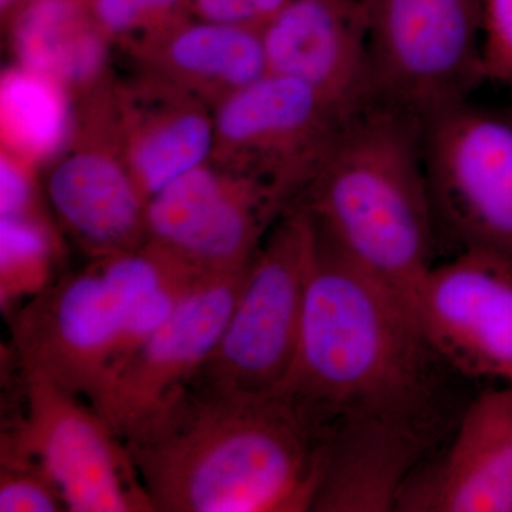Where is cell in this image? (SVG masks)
I'll return each instance as SVG.
<instances>
[{
  "mask_svg": "<svg viewBox=\"0 0 512 512\" xmlns=\"http://www.w3.org/2000/svg\"><path fill=\"white\" fill-rule=\"evenodd\" d=\"M124 443L156 512H306L332 437L279 393L187 386Z\"/></svg>",
  "mask_w": 512,
  "mask_h": 512,
  "instance_id": "6da1fadb",
  "label": "cell"
},
{
  "mask_svg": "<svg viewBox=\"0 0 512 512\" xmlns=\"http://www.w3.org/2000/svg\"><path fill=\"white\" fill-rule=\"evenodd\" d=\"M431 356L413 312L315 227L298 348L276 393L329 436L373 420L429 429Z\"/></svg>",
  "mask_w": 512,
  "mask_h": 512,
  "instance_id": "7a4b0ae2",
  "label": "cell"
},
{
  "mask_svg": "<svg viewBox=\"0 0 512 512\" xmlns=\"http://www.w3.org/2000/svg\"><path fill=\"white\" fill-rule=\"evenodd\" d=\"M296 202L340 254L413 312L433 266L436 221L423 120L379 99L353 111Z\"/></svg>",
  "mask_w": 512,
  "mask_h": 512,
  "instance_id": "3957f363",
  "label": "cell"
},
{
  "mask_svg": "<svg viewBox=\"0 0 512 512\" xmlns=\"http://www.w3.org/2000/svg\"><path fill=\"white\" fill-rule=\"evenodd\" d=\"M183 271L191 269L144 242L47 285L13 325L22 370L40 373L99 409L131 306Z\"/></svg>",
  "mask_w": 512,
  "mask_h": 512,
  "instance_id": "277c9868",
  "label": "cell"
},
{
  "mask_svg": "<svg viewBox=\"0 0 512 512\" xmlns=\"http://www.w3.org/2000/svg\"><path fill=\"white\" fill-rule=\"evenodd\" d=\"M315 227L293 202L245 269L214 352L188 384L221 392L276 393L298 348Z\"/></svg>",
  "mask_w": 512,
  "mask_h": 512,
  "instance_id": "5b68a950",
  "label": "cell"
},
{
  "mask_svg": "<svg viewBox=\"0 0 512 512\" xmlns=\"http://www.w3.org/2000/svg\"><path fill=\"white\" fill-rule=\"evenodd\" d=\"M376 99L421 120L485 82L484 0H360Z\"/></svg>",
  "mask_w": 512,
  "mask_h": 512,
  "instance_id": "8992f818",
  "label": "cell"
},
{
  "mask_svg": "<svg viewBox=\"0 0 512 512\" xmlns=\"http://www.w3.org/2000/svg\"><path fill=\"white\" fill-rule=\"evenodd\" d=\"M423 148L436 220L461 251L512 266V101L437 111L423 121Z\"/></svg>",
  "mask_w": 512,
  "mask_h": 512,
  "instance_id": "52a82bcc",
  "label": "cell"
},
{
  "mask_svg": "<svg viewBox=\"0 0 512 512\" xmlns=\"http://www.w3.org/2000/svg\"><path fill=\"white\" fill-rule=\"evenodd\" d=\"M26 412L2 440V454L36 464L67 511L153 512L126 443L82 397L23 370Z\"/></svg>",
  "mask_w": 512,
  "mask_h": 512,
  "instance_id": "ba28073f",
  "label": "cell"
},
{
  "mask_svg": "<svg viewBox=\"0 0 512 512\" xmlns=\"http://www.w3.org/2000/svg\"><path fill=\"white\" fill-rule=\"evenodd\" d=\"M348 116L308 84L266 73L214 107L210 161L295 202Z\"/></svg>",
  "mask_w": 512,
  "mask_h": 512,
  "instance_id": "9c48e42d",
  "label": "cell"
},
{
  "mask_svg": "<svg viewBox=\"0 0 512 512\" xmlns=\"http://www.w3.org/2000/svg\"><path fill=\"white\" fill-rule=\"evenodd\" d=\"M292 204L275 185L208 161L148 198L147 242L200 275L239 271Z\"/></svg>",
  "mask_w": 512,
  "mask_h": 512,
  "instance_id": "30bf717a",
  "label": "cell"
},
{
  "mask_svg": "<svg viewBox=\"0 0 512 512\" xmlns=\"http://www.w3.org/2000/svg\"><path fill=\"white\" fill-rule=\"evenodd\" d=\"M110 80L77 97L72 138L49 165L45 187L64 232L92 259L131 251L147 241L148 198L114 136Z\"/></svg>",
  "mask_w": 512,
  "mask_h": 512,
  "instance_id": "8fae6325",
  "label": "cell"
},
{
  "mask_svg": "<svg viewBox=\"0 0 512 512\" xmlns=\"http://www.w3.org/2000/svg\"><path fill=\"white\" fill-rule=\"evenodd\" d=\"M413 312L434 356L461 375L512 386V266L463 249L431 266Z\"/></svg>",
  "mask_w": 512,
  "mask_h": 512,
  "instance_id": "7c38bea8",
  "label": "cell"
},
{
  "mask_svg": "<svg viewBox=\"0 0 512 512\" xmlns=\"http://www.w3.org/2000/svg\"><path fill=\"white\" fill-rule=\"evenodd\" d=\"M247 266L202 275L120 370L97 410L121 440L164 409L207 363L227 326Z\"/></svg>",
  "mask_w": 512,
  "mask_h": 512,
  "instance_id": "4fadbf2b",
  "label": "cell"
},
{
  "mask_svg": "<svg viewBox=\"0 0 512 512\" xmlns=\"http://www.w3.org/2000/svg\"><path fill=\"white\" fill-rule=\"evenodd\" d=\"M261 35L269 73L308 84L346 114L376 99L360 0H289Z\"/></svg>",
  "mask_w": 512,
  "mask_h": 512,
  "instance_id": "5bb4252c",
  "label": "cell"
},
{
  "mask_svg": "<svg viewBox=\"0 0 512 512\" xmlns=\"http://www.w3.org/2000/svg\"><path fill=\"white\" fill-rule=\"evenodd\" d=\"M109 110L121 156L147 198L211 160L214 109L173 83L144 72L113 77Z\"/></svg>",
  "mask_w": 512,
  "mask_h": 512,
  "instance_id": "9a60e30c",
  "label": "cell"
},
{
  "mask_svg": "<svg viewBox=\"0 0 512 512\" xmlns=\"http://www.w3.org/2000/svg\"><path fill=\"white\" fill-rule=\"evenodd\" d=\"M397 511L512 512V386L468 406L446 454L414 471Z\"/></svg>",
  "mask_w": 512,
  "mask_h": 512,
  "instance_id": "2e32d148",
  "label": "cell"
},
{
  "mask_svg": "<svg viewBox=\"0 0 512 512\" xmlns=\"http://www.w3.org/2000/svg\"><path fill=\"white\" fill-rule=\"evenodd\" d=\"M124 52L153 74L214 109L268 72L261 30L190 16L138 40Z\"/></svg>",
  "mask_w": 512,
  "mask_h": 512,
  "instance_id": "e0dca14e",
  "label": "cell"
},
{
  "mask_svg": "<svg viewBox=\"0 0 512 512\" xmlns=\"http://www.w3.org/2000/svg\"><path fill=\"white\" fill-rule=\"evenodd\" d=\"M429 429L402 421H363L333 434L312 511H397L417 470Z\"/></svg>",
  "mask_w": 512,
  "mask_h": 512,
  "instance_id": "ac0fdd59",
  "label": "cell"
},
{
  "mask_svg": "<svg viewBox=\"0 0 512 512\" xmlns=\"http://www.w3.org/2000/svg\"><path fill=\"white\" fill-rule=\"evenodd\" d=\"M15 62L59 80L74 99L107 82L111 43L87 0H23L2 23Z\"/></svg>",
  "mask_w": 512,
  "mask_h": 512,
  "instance_id": "d6986e66",
  "label": "cell"
},
{
  "mask_svg": "<svg viewBox=\"0 0 512 512\" xmlns=\"http://www.w3.org/2000/svg\"><path fill=\"white\" fill-rule=\"evenodd\" d=\"M76 123V99L59 80L19 63L0 79L2 150L36 167L63 153Z\"/></svg>",
  "mask_w": 512,
  "mask_h": 512,
  "instance_id": "ffe728a7",
  "label": "cell"
},
{
  "mask_svg": "<svg viewBox=\"0 0 512 512\" xmlns=\"http://www.w3.org/2000/svg\"><path fill=\"white\" fill-rule=\"evenodd\" d=\"M87 5L97 28L123 50L192 16L191 0H87Z\"/></svg>",
  "mask_w": 512,
  "mask_h": 512,
  "instance_id": "44dd1931",
  "label": "cell"
},
{
  "mask_svg": "<svg viewBox=\"0 0 512 512\" xmlns=\"http://www.w3.org/2000/svg\"><path fill=\"white\" fill-rule=\"evenodd\" d=\"M67 511L55 484L36 464L2 454L0 512Z\"/></svg>",
  "mask_w": 512,
  "mask_h": 512,
  "instance_id": "7402d4cb",
  "label": "cell"
},
{
  "mask_svg": "<svg viewBox=\"0 0 512 512\" xmlns=\"http://www.w3.org/2000/svg\"><path fill=\"white\" fill-rule=\"evenodd\" d=\"M483 64L485 82L512 97V0H484Z\"/></svg>",
  "mask_w": 512,
  "mask_h": 512,
  "instance_id": "603a6c76",
  "label": "cell"
},
{
  "mask_svg": "<svg viewBox=\"0 0 512 512\" xmlns=\"http://www.w3.org/2000/svg\"><path fill=\"white\" fill-rule=\"evenodd\" d=\"M289 0H191L194 18L261 30Z\"/></svg>",
  "mask_w": 512,
  "mask_h": 512,
  "instance_id": "cb8c5ba5",
  "label": "cell"
},
{
  "mask_svg": "<svg viewBox=\"0 0 512 512\" xmlns=\"http://www.w3.org/2000/svg\"><path fill=\"white\" fill-rule=\"evenodd\" d=\"M39 167L29 161L0 151V184H2V217L39 211L37 178Z\"/></svg>",
  "mask_w": 512,
  "mask_h": 512,
  "instance_id": "d4e9b609",
  "label": "cell"
},
{
  "mask_svg": "<svg viewBox=\"0 0 512 512\" xmlns=\"http://www.w3.org/2000/svg\"><path fill=\"white\" fill-rule=\"evenodd\" d=\"M22 2L23 0H0V18H2V23L15 12Z\"/></svg>",
  "mask_w": 512,
  "mask_h": 512,
  "instance_id": "484cf974",
  "label": "cell"
}]
</instances>
